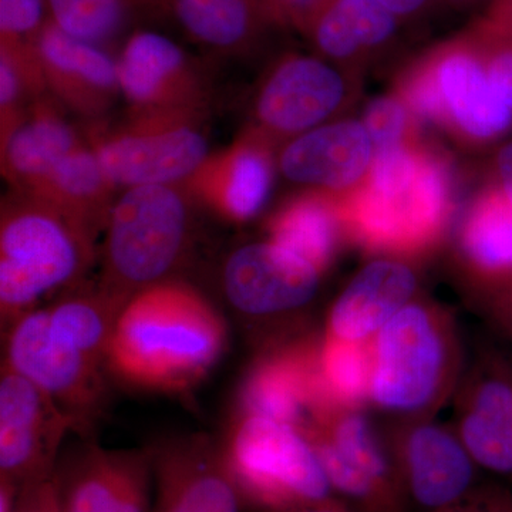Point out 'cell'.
<instances>
[{"mask_svg": "<svg viewBox=\"0 0 512 512\" xmlns=\"http://www.w3.org/2000/svg\"><path fill=\"white\" fill-rule=\"evenodd\" d=\"M330 487L360 512H404L406 494L392 454L355 407H335L301 430Z\"/></svg>", "mask_w": 512, "mask_h": 512, "instance_id": "30bf717a", "label": "cell"}, {"mask_svg": "<svg viewBox=\"0 0 512 512\" xmlns=\"http://www.w3.org/2000/svg\"><path fill=\"white\" fill-rule=\"evenodd\" d=\"M375 157L362 120L345 117L313 128L278 147V173L303 190L348 191L366 177Z\"/></svg>", "mask_w": 512, "mask_h": 512, "instance_id": "ac0fdd59", "label": "cell"}, {"mask_svg": "<svg viewBox=\"0 0 512 512\" xmlns=\"http://www.w3.org/2000/svg\"><path fill=\"white\" fill-rule=\"evenodd\" d=\"M225 346L227 326L207 298L181 282L164 281L121 306L106 362L130 386L183 392L211 372Z\"/></svg>", "mask_w": 512, "mask_h": 512, "instance_id": "7a4b0ae2", "label": "cell"}, {"mask_svg": "<svg viewBox=\"0 0 512 512\" xmlns=\"http://www.w3.org/2000/svg\"><path fill=\"white\" fill-rule=\"evenodd\" d=\"M328 0H259L269 25L305 32Z\"/></svg>", "mask_w": 512, "mask_h": 512, "instance_id": "e575fe53", "label": "cell"}, {"mask_svg": "<svg viewBox=\"0 0 512 512\" xmlns=\"http://www.w3.org/2000/svg\"><path fill=\"white\" fill-rule=\"evenodd\" d=\"M494 319L512 338V286L487 296Z\"/></svg>", "mask_w": 512, "mask_h": 512, "instance_id": "ab89813d", "label": "cell"}, {"mask_svg": "<svg viewBox=\"0 0 512 512\" xmlns=\"http://www.w3.org/2000/svg\"><path fill=\"white\" fill-rule=\"evenodd\" d=\"M204 113H131L117 127L92 123L84 137L117 188L187 185L211 156Z\"/></svg>", "mask_w": 512, "mask_h": 512, "instance_id": "ba28073f", "label": "cell"}, {"mask_svg": "<svg viewBox=\"0 0 512 512\" xmlns=\"http://www.w3.org/2000/svg\"><path fill=\"white\" fill-rule=\"evenodd\" d=\"M477 22L495 35L512 39V0H488Z\"/></svg>", "mask_w": 512, "mask_h": 512, "instance_id": "74e56055", "label": "cell"}, {"mask_svg": "<svg viewBox=\"0 0 512 512\" xmlns=\"http://www.w3.org/2000/svg\"><path fill=\"white\" fill-rule=\"evenodd\" d=\"M320 376L338 406L359 409L372 389V339L350 342L326 333L318 348Z\"/></svg>", "mask_w": 512, "mask_h": 512, "instance_id": "4dcf8cb0", "label": "cell"}, {"mask_svg": "<svg viewBox=\"0 0 512 512\" xmlns=\"http://www.w3.org/2000/svg\"><path fill=\"white\" fill-rule=\"evenodd\" d=\"M320 278L318 269L271 239L235 249L222 271L231 305L258 316L306 305L318 291Z\"/></svg>", "mask_w": 512, "mask_h": 512, "instance_id": "2e32d148", "label": "cell"}, {"mask_svg": "<svg viewBox=\"0 0 512 512\" xmlns=\"http://www.w3.org/2000/svg\"><path fill=\"white\" fill-rule=\"evenodd\" d=\"M332 197L346 241L367 254L413 259L446 238L457 208L456 171L426 138L375 150L366 177Z\"/></svg>", "mask_w": 512, "mask_h": 512, "instance_id": "6da1fadb", "label": "cell"}, {"mask_svg": "<svg viewBox=\"0 0 512 512\" xmlns=\"http://www.w3.org/2000/svg\"><path fill=\"white\" fill-rule=\"evenodd\" d=\"M35 52L47 93L64 110L97 123L121 96L117 59L109 50L47 22Z\"/></svg>", "mask_w": 512, "mask_h": 512, "instance_id": "e0dca14e", "label": "cell"}, {"mask_svg": "<svg viewBox=\"0 0 512 512\" xmlns=\"http://www.w3.org/2000/svg\"><path fill=\"white\" fill-rule=\"evenodd\" d=\"M483 183L500 191L512 208V137L491 151L485 163Z\"/></svg>", "mask_w": 512, "mask_h": 512, "instance_id": "8d00e7d4", "label": "cell"}, {"mask_svg": "<svg viewBox=\"0 0 512 512\" xmlns=\"http://www.w3.org/2000/svg\"><path fill=\"white\" fill-rule=\"evenodd\" d=\"M403 25L427 18L436 0H379Z\"/></svg>", "mask_w": 512, "mask_h": 512, "instance_id": "f35d334b", "label": "cell"}, {"mask_svg": "<svg viewBox=\"0 0 512 512\" xmlns=\"http://www.w3.org/2000/svg\"><path fill=\"white\" fill-rule=\"evenodd\" d=\"M6 363L45 392L76 421V412L99 402L103 360L87 355L53 325L47 309H35L13 323Z\"/></svg>", "mask_w": 512, "mask_h": 512, "instance_id": "8fae6325", "label": "cell"}, {"mask_svg": "<svg viewBox=\"0 0 512 512\" xmlns=\"http://www.w3.org/2000/svg\"><path fill=\"white\" fill-rule=\"evenodd\" d=\"M151 467L146 454L93 450L57 495L59 512H148Z\"/></svg>", "mask_w": 512, "mask_h": 512, "instance_id": "d4e9b609", "label": "cell"}, {"mask_svg": "<svg viewBox=\"0 0 512 512\" xmlns=\"http://www.w3.org/2000/svg\"><path fill=\"white\" fill-rule=\"evenodd\" d=\"M431 512H512V495L500 487H477L456 504Z\"/></svg>", "mask_w": 512, "mask_h": 512, "instance_id": "d590c367", "label": "cell"}, {"mask_svg": "<svg viewBox=\"0 0 512 512\" xmlns=\"http://www.w3.org/2000/svg\"><path fill=\"white\" fill-rule=\"evenodd\" d=\"M278 144L255 128L210 156L185 187L229 221L245 222L262 211L274 185Z\"/></svg>", "mask_w": 512, "mask_h": 512, "instance_id": "d6986e66", "label": "cell"}, {"mask_svg": "<svg viewBox=\"0 0 512 512\" xmlns=\"http://www.w3.org/2000/svg\"><path fill=\"white\" fill-rule=\"evenodd\" d=\"M258 2H259V0H258Z\"/></svg>", "mask_w": 512, "mask_h": 512, "instance_id": "7bdbcfd3", "label": "cell"}, {"mask_svg": "<svg viewBox=\"0 0 512 512\" xmlns=\"http://www.w3.org/2000/svg\"><path fill=\"white\" fill-rule=\"evenodd\" d=\"M390 90L424 126L468 153L493 151L512 137V110L495 92L470 28L407 59Z\"/></svg>", "mask_w": 512, "mask_h": 512, "instance_id": "3957f363", "label": "cell"}, {"mask_svg": "<svg viewBox=\"0 0 512 512\" xmlns=\"http://www.w3.org/2000/svg\"><path fill=\"white\" fill-rule=\"evenodd\" d=\"M460 440L477 466L512 474V373L501 363L471 377L460 407Z\"/></svg>", "mask_w": 512, "mask_h": 512, "instance_id": "cb8c5ba5", "label": "cell"}, {"mask_svg": "<svg viewBox=\"0 0 512 512\" xmlns=\"http://www.w3.org/2000/svg\"><path fill=\"white\" fill-rule=\"evenodd\" d=\"M222 458L242 500L285 512L332 498V487L305 434L291 424L242 416Z\"/></svg>", "mask_w": 512, "mask_h": 512, "instance_id": "52a82bcc", "label": "cell"}, {"mask_svg": "<svg viewBox=\"0 0 512 512\" xmlns=\"http://www.w3.org/2000/svg\"><path fill=\"white\" fill-rule=\"evenodd\" d=\"M416 271L406 259L370 262L343 289L329 316L328 333L350 342H367L414 299Z\"/></svg>", "mask_w": 512, "mask_h": 512, "instance_id": "44dd1931", "label": "cell"}, {"mask_svg": "<svg viewBox=\"0 0 512 512\" xmlns=\"http://www.w3.org/2000/svg\"><path fill=\"white\" fill-rule=\"evenodd\" d=\"M392 457L407 501L426 512L456 504L477 488L476 461L460 437L437 424L404 429Z\"/></svg>", "mask_w": 512, "mask_h": 512, "instance_id": "9a60e30c", "label": "cell"}, {"mask_svg": "<svg viewBox=\"0 0 512 512\" xmlns=\"http://www.w3.org/2000/svg\"><path fill=\"white\" fill-rule=\"evenodd\" d=\"M116 59L120 93L131 113L205 110L207 90L200 73L170 37L133 33Z\"/></svg>", "mask_w": 512, "mask_h": 512, "instance_id": "4fadbf2b", "label": "cell"}, {"mask_svg": "<svg viewBox=\"0 0 512 512\" xmlns=\"http://www.w3.org/2000/svg\"><path fill=\"white\" fill-rule=\"evenodd\" d=\"M360 120L375 150L416 144L427 138L423 121L392 90L370 100Z\"/></svg>", "mask_w": 512, "mask_h": 512, "instance_id": "1f68e13d", "label": "cell"}, {"mask_svg": "<svg viewBox=\"0 0 512 512\" xmlns=\"http://www.w3.org/2000/svg\"><path fill=\"white\" fill-rule=\"evenodd\" d=\"M461 271L485 296L512 286V208L493 185L481 184L457 232Z\"/></svg>", "mask_w": 512, "mask_h": 512, "instance_id": "7402d4cb", "label": "cell"}, {"mask_svg": "<svg viewBox=\"0 0 512 512\" xmlns=\"http://www.w3.org/2000/svg\"><path fill=\"white\" fill-rule=\"evenodd\" d=\"M191 39L224 53L247 52L268 28L258 0H167Z\"/></svg>", "mask_w": 512, "mask_h": 512, "instance_id": "f1b7e54d", "label": "cell"}, {"mask_svg": "<svg viewBox=\"0 0 512 512\" xmlns=\"http://www.w3.org/2000/svg\"><path fill=\"white\" fill-rule=\"evenodd\" d=\"M363 79L315 53H288L271 64L256 87L249 127L281 146L349 117L362 97Z\"/></svg>", "mask_w": 512, "mask_h": 512, "instance_id": "9c48e42d", "label": "cell"}, {"mask_svg": "<svg viewBox=\"0 0 512 512\" xmlns=\"http://www.w3.org/2000/svg\"><path fill=\"white\" fill-rule=\"evenodd\" d=\"M156 512H238L239 495L222 458L207 447L185 444L164 451L154 463Z\"/></svg>", "mask_w": 512, "mask_h": 512, "instance_id": "484cf974", "label": "cell"}, {"mask_svg": "<svg viewBox=\"0 0 512 512\" xmlns=\"http://www.w3.org/2000/svg\"><path fill=\"white\" fill-rule=\"evenodd\" d=\"M468 28L476 36L481 59L495 92L512 110V39L495 35L477 20Z\"/></svg>", "mask_w": 512, "mask_h": 512, "instance_id": "836d02e7", "label": "cell"}, {"mask_svg": "<svg viewBox=\"0 0 512 512\" xmlns=\"http://www.w3.org/2000/svg\"><path fill=\"white\" fill-rule=\"evenodd\" d=\"M116 190L117 185L86 143L25 192L69 215L97 237L106 228Z\"/></svg>", "mask_w": 512, "mask_h": 512, "instance_id": "4316f807", "label": "cell"}, {"mask_svg": "<svg viewBox=\"0 0 512 512\" xmlns=\"http://www.w3.org/2000/svg\"><path fill=\"white\" fill-rule=\"evenodd\" d=\"M266 232L322 275L346 241L332 194L325 191L302 190L282 202L266 221Z\"/></svg>", "mask_w": 512, "mask_h": 512, "instance_id": "83f0119b", "label": "cell"}, {"mask_svg": "<svg viewBox=\"0 0 512 512\" xmlns=\"http://www.w3.org/2000/svg\"><path fill=\"white\" fill-rule=\"evenodd\" d=\"M370 399L387 412L427 414L453 389L458 345L450 316L439 306L413 301L372 339Z\"/></svg>", "mask_w": 512, "mask_h": 512, "instance_id": "8992f818", "label": "cell"}, {"mask_svg": "<svg viewBox=\"0 0 512 512\" xmlns=\"http://www.w3.org/2000/svg\"><path fill=\"white\" fill-rule=\"evenodd\" d=\"M150 0H46L47 18L69 36L109 50Z\"/></svg>", "mask_w": 512, "mask_h": 512, "instance_id": "f546056e", "label": "cell"}, {"mask_svg": "<svg viewBox=\"0 0 512 512\" xmlns=\"http://www.w3.org/2000/svg\"><path fill=\"white\" fill-rule=\"evenodd\" d=\"M74 421L36 384L5 363L0 382L2 485L42 483L64 431Z\"/></svg>", "mask_w": 512, "mask_h": 512, "instance_id": "7c38bea8", "label": "cell"}, {"mask_svg": "<svg viewBox=\"0 0 512 512\" xmlns=\"http://www.w3.org/2000/svg\"><path fill=\"white\" fill-rule=\"evenodd\" d=\"M185 185L126 188L111 208L103 242L100 289L117 305L165 281L177 268L191 232Z\"/></svg>", "mask_w": 512, "mask_h": 512, "instance_id": "5b68a950", "label": "cell"}, {"mask_svg": "<svg viewBox=\"0 0 512 512\" xmlns=\"http://www.w3.org/2000/svg\"><path fill=\"white\" fill-rule=\"evenodd\" d=\"M443 2H446L447 5L453 6V8L464 9L477 5V3L484 2V0H443Z\"/></svg>", "mask_w": 512, "mask_h": 512, "instance_id": "b9f144b4", "label": "cell"}, {"mask_svg": "<svg viewBox=\"0 0 512 512\" xmlns=\"http://www.w3.org/2000/svg\"><path fill=\"white\" fill-rule=\"evenodd\" d=\"M285 512H356L350 510L346 505L338 503V501L329 500L322 501V503L306 505V507L295 508V510ZM359 512V511H357Z\"/></svg>", "mask_w": 512, "mask_h": 512, "instance_id": "60d3db41", "label": "cell"}, {"mask_svg": "<svg viewBox=\"0 0 512 512\" xmlns=\"http://www.w3.org/2000/svg\"><path fill=\"white\" fill-rule=\"evenodd\" d=\"M318 348L288 346L259 359L239 393L242 416L265 417L302 430L339 407L320 376Z\"/></svg>", "mask_w": 512, "mask_h": 512, "instance_id": "5bb4252c", "label": "cell"}, {"mask_svg": "<svg viewBox=\"0 0 512 512\" xmlns=\"http://www.w3.org/2000/svg\"><path fill=\"white\" fill-rule=\"evenodd\" d=\"M94 235L25 191H13L0 218V308L15 323L47 293L72 285L94 256Z\"/></svg>", "mask_w": 512, "mask_h": 512, "instance_id": "277c9868", "label": "cell"}, {"mask_svg": "<svg viewBox=\"0 0 512 512\" xmlns=\"http://www.w3.org/2000/svg\"><path fill=\"white\" fill-rule=\"evenodd\" d=\"M52 96L29 104L2 136V173L18 191H28L63 158L87 143Z\"/></svg>", "mask_w": 512, "mask_h": 512, "instance_id": "603a6c76", "label": "cell"}, {"mask_svg": "<svg viewBox=\"0 0 512 512\" xmlns=\"http://www.w3.org/2000/svg\"><path fill=\"white\" fill-rule=\"evenodd\" d=\"M402 26L379 0H328L303 36L315 55L365 77L394 52Z\"/></svg>", "mask_w": 512, "mask_h": 512, "instance_id": "ffe728a7", "label": "cell"}, {"mask_svg": "<svg viewBox=\"0 0 512 512\" xmlns=\"http://www.w3.org/2000/svg\"><path fill=\"white\" fill-rule=\"evenodd\" d=\"M47 22L46 0H0V46L35 50Z\"/></svg>", "mask_w": 512, "mask_h": 512, "instance_id": "d6a6232c", "label": "cell"}]
</instances>
